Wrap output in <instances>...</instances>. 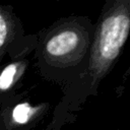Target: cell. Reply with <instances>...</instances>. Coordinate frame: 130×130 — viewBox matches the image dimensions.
Returning a JSON list of instances; mask_svg holds the SVG:
<instances>
[{
    "instance_id": "6da1fadb",
    "label": "cell",
    "mask_w": 130,
    "mask_h": 130,
    "mask_svg": "<svg viewBox=\"0 0 130 130\" xmlns=\"http://www.w3.org/2000/svg\"><path fill=\"white\" fill-rule=\"evenodd\" d=\"M129 1H116L104 9L89 48V73L95 81L105 76L119 57L130 28Z\"/></svg>"
},
{
    "instance_id": "7a4b0ae2",
    "label": "cell",
    "mask_w": 130,
    "mask_h": 130,
    "mask_svg": "<svg viewBox=\"0 0 130 130\" xmlns=\"http://www.w3.org/2000/svg\"><path fill=\"white\" fill-rule=\"evenodd\" d=\"M89 32L78 22L56 26L46 37L43 55L51 64L68 65L80 60L89 46Z\"/></svg>"
},
{
    "instance_id": "3957f363",
    "label": "cell",
    "mask_w": 130,
    "mask_h": 130,
    "mask_svg": "<svg viewBox=\"0 0 130 130\" xmlns=\"http://www.w3.org/2000/svg\"><path fill=\"white\" fill-rule=\"evenodd\" d=\"M42 111L41 106H31L28 103H19L10 110V122L12 126H23L35 120Z\"/></svg>"
},
{
    "instance_id": "277c9868",
    "label": "cell",
    "mask_w": 130,
    "mask_h": 130,
    "mask_svg": "<svg viewBox=\"0 0 130 130\" xmlns=\"http://www.w3.org/2000/svg\"><path fill=\"white\" fill-rule=\"evenodd\" d=\"M16 28V19L8 10L0 6V50L12 40Z\"/></svg>"
},
{
    "instance_id": "5b68a950",
    "label": "cell",
    "mask_w": 130,
    "mask_h": 130,
    "mask_svg": "<svg viewBox=\"0 0 130 130\" xmlns=\"http://www.w3.org/2000/svg\"><path fill=\"white\" fill-rule=\"evenodd\" d=\"M26 61L14 62L7 65L0 73V91L10 89L26 68Z\"/></svg>"
}]
</instances>
